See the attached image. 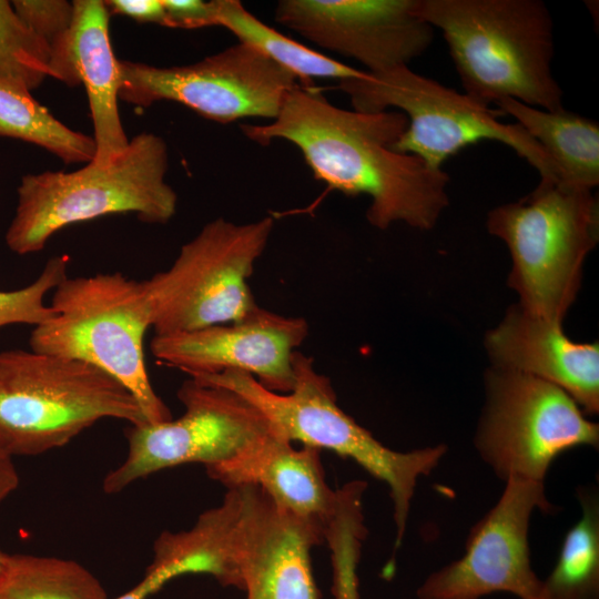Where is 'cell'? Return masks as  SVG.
<instances>
[{
  "label": "cell",
  "mask_w": 599,
  "mask_h": 599,
  "mask_svg": "<svg viewBox=\"0 0 599 599\" xmlns=\"http://www.w3.org/2000/svg\"><path fill=\"white\" fill-rule=\"evenodd\" d=\"M408 125L396 110L368 113L333 105L315 87L298 84L277 116L265 124L240 125L261 145L281 139L302 153L316 180L345 195L365 194L374 227L403 222L418 230L435 226L449 203V176L393 145Z\"/></svg>",
  "instance_id": "cell-1"
},
{
  "label": "cell",
  "mask_w": 599,
  "mask_h": 599,
  "mask_svg": "<svg viewBox=\"0 0 599 599\" xmlns=\"http://www.w3.org/2000/svg\"><path fill=\"white\" fill-rule=\"evenodd\" d=\"M417 14L441 31L465 93L556 111L554 22L541 0H416Z\"/></svg>",
  "instance_id": "cell-2"
},
{
  "label": "cell",
  "mask_w": 599,
  "mask_h": 599,
  "mask_svg": "<svg viewBox=\"0 0 599 599\" xmlns=\"http://www.w3.org/2000/svg\"><path fill=\"white\" fill-rule=\"evenodd\" d=\"M167 169L164 139L145 132L130 139L124 153L108 166L90 162L73 172L26 174L17 189L6 244L18 255L33 254L63 227L116 213L164 224L177 206V195L165 180Z\"/></svg>",
  "instance_id": "cell-3"
},
{
  "label": "cell",
  "mask_w": 599,
  "mask_h": 599,
  "mask_svg": "<svg viewBox=\"0 0 599 599\" xmlns=\"http://www.w3.org/2000/svg\"><path fill=\"white\" fill-rule=\"evenodd\" d=\"M294 373L295 383L288 393L268 390L252 375L237 370L193 378L227 388L245 398L263 414L275 435L351 458L385 483L393 501L394 548L397 550L405 535L418 479L438 466L447 453L446 445L410 451L393 450L341 409L329 379L315 369L313 358L297 351Z\"/></svg>",
  "instance_id": "cell-4"
},
{
  "label": "cell",
  "mask_w": 599,
  "mask_h": 599,
  "mask_svg": "<svg viewBox=\"0 0 599 599\" xmlns=\"http://www.w3.org/2000/svg\"><path fill=\"white\" fill-rule=\"evenodd\" d=\"M146 424L134 396L100 368L32 349L0 351V451L37 456L101 419Z\"/></svg>",
  "instance_id": "cell-5"
},
{
  "label": "cell",
  "mask_w": 599,
  "mask_h": 599,
  "mask_svg": "<svg viewBox=\"0 0 599 599\" xmlns=\"http://www.w3.org/2000/svg\"><path fill=\"white\" fill-rule=\"evenodd\" d=\"M50 306L53 316L33 327L30 349L105 372L134 396L148 424L173 418L145 366L143 342L151 314L144 280L120 272L67 276L53 290Z\"/></svg>",
  "instance_id": "cell-6"
},
{
  "label": "cell",
  "mask_w": 599,
  "mask_h": 599,
  "mask_svg": "<svg viewBox=\"0 0 599 599\" xmlns=\"http://www.w3.org/2000/svg\"><path fill=\"white\" fill-rule=\"evenodd\" d=\"M488 232L508 246L509 286L528 314L562 322L576 300L582 265L599 238L592 190L542 183L524 199L488 212Z\"/></svg>",
  "instance_id": "cell-7"
},
{
  "label": "cell",
  "mask_w": 599,
  "mask_h": 599,
  "mask_svg": "<svg viewBox=\"0 0 599 599\" xmlns=\"http://www.w3.org/2000/svg\"><path fill=\"white\" fill-rule=\"evenodd\" d=\"M361 112L396 110L408 120L405 132L393 145L399 153L419 158L441 169L449 158L483 140L506 144L535 167L540 182L556 183L554 162L542 146L518 123H504L499 110L484 105L466 93L412 71L408 65L361 79L341 80L337 87Z\"/></svg>",
  "instance_id": "cell-8"
},
{
  "label": "cell",
  "mask_w": 599,
  "mask_h": 599,
  "mask_svg": "<svg viewBox=\"0 0 599 599\" xmlns=\"http://www.w3.org/2000/svg\"><path fill=\"white\" fill-rule=\"evenodd\" d=\"M274 220L237 224L217 217L181 250L172 265L144 285L154 335L242 321L260 305L248 285Z\"/></svg>",
  "instance_id": "cell-9"
},
{
  "label": "cell",
  "mask_w": 599,
  "mask_h": 599,
  "mask_svg": "<svg viewBox=\"0 0 599 599\" xmlns=\"http://www.w3.org/2000/svg\"><path fill=\"white\" fill-rule=\"evenodd\" d=\"M475 447L506 481H544L554 460L572 448L599 446V426L560 387L535 376L491 367Z\"/></svg>",
  "instance_id": "cell-10"
},
{
  "label": "cell",
  "mask_w": 599,
  "mask_h": 599,
  "mask_svg": "<svg viewBox=\"0 0 599 599\" xmlns=\"http://www.w3.org/2000/svg\"><path fill=\"white\" fill-rule=\"evenodd\" d=\"M119 100L144 108L172 101L219 123L273 121L288 92L301 84L294 73L242 42L186 65L119 59Z\"/></svg>",
  "instance_id": "cell-11"
},
{
  "label": "cell",
  "mask_w": 599,
  "mask_h": 599,
  "mask_svg": "<svg viewBox=\"0 0 599 599\" xmlns=\"http://www.w3.org/2000/svg\"><path fill=\"white\" fill-rule=\"evenodd\" d=\"M184 413L158 424L130 425L123 461L103 479L105 494L170 467L227 460L270 430L263 414L238 394L186 379L177 390Z\"/></svg>",
  "instance_id": "cell-12"
},
{
  "label": "cell",
  "mask_w": 599,
  "mask_h": 599,
  "mask_svg": "<svg viewBox=\"0 0 599 599\" xmlns=\"http://www.w3.org/2000/svg\"><path fill=\"white\" fill-rule=\"evenodd\" d=\"M496 505L469 531L465 554L430 573L418 599H480L509 592L519 599H546L544 580L530 562L528 530L532 512L552 514L544 481L509 478Z\"/></svg>",
  "instance_id": "cell-13"
},
{
  "label": "cell",
  "mask_w": 599,
  "mask_h": 599,
  "mask_svg": "<svg viewBox=\"0 0 599 599\" xmlns=\"http://www.w3.org/2000/svg\"><path fill=\"white\" fill-rule=\"evenodd\" d=\"M308 332L304 317L258 306L242 321L154 335L150 349L160 363L190 377L237 370L268 390L288 393L295 383L294 355Z\"/></svg>",
  "instance_id": "cell-14"
},
{
  "label": "cell",
  "mask_w": 599,
  "mask_h": 599,
  "mask_svg": "<svg viewBox=\"0 0 599 599\" xmlns=\"http://www.w3.org/2000/svg\"><path fill=\"white\" fill-rule=\"evenodd\" d=\"M415 6L416 0H282L274 17L316 45L380 73L408 65L430 45L434 29Z\"/></svg>",
  "instance_id": "cell-15"
},
{
  "label": "cell",
  "mask_w": 599,
  "mask_h": 599,
  "mask_svg": "<svg viewBox=\"0 0 599 599\" xmlns=\"http://www.w3.org/2000/svg\"><path fill=\"white\" fill-rule=\"evenodd\" d=\"M319 451L304 445L296 448L270 429L232 458L205 468L227 489L257 487L321 544L341 508L343 490L326 483Z\"/></svg>",
  "instance_id": "cell-16"
},
{
  "label": "cell",
  "mask_w": 599,
  "mask_h": 599,
  "mask_svg": "<svg viewBox=\"0 0 599 599\" xmlns=\"http://www.w3.org/2000/svg\"><path fill=\"white\" fill-rule=\"evenodd\" d=\"M246 491L238 589L246 599H319L311 565L317 538L257 487L246 486Z\"/></svg>",
  "instance_id": "cell-17"
},
{
  "label": "cell",
  "mask_w": 599,
  "mask_h": 599,
  "mask_svg": "<svg viewBox=\"0 0 599 599\" xmlns=\"http://www.w3.org/2000/svg\"><path fill=\"white\" fill-rule=\"evenodd\" d=\"M493 367L515 370L549 382L570 395L587 415L599 412V345L576 343L561 322L510 307L486 335Z\"/></svg>",
  "instance_id": "cell-18"
},
{
  "label": "cell",
  "mask_w": 599,
  "mask_h": 599,
  "mask_svg": "<svg viewBox=\"0 0 599 599\" xmlns=\"http://www.w3.org/2000/svg\"><path fill=\"white\" fill-rule=\"evenodd\" d=\"M72 3L68 53L77 81L83 84L88 95L95 143L91 162L108 166L124 153L130 142L118 106L120 70L110 40V12L101 0Z\"/></svg>",
  "instance_id": "cell-19"
},
{
  "label": "cell",
  "mask_w": 599,
  "mask_h": 599,
  "mask_svg": "<svg viewBox=\"0 0 599 599\" xmlns=\"http://www.w3.org/2000/svg\"><path fill=\"white\" fill-rule=\"evenodd\" d=\"M244 511L243 487L227 490L222 504L202 512L192 528L163 531L150 566H170L181 576L207 573L222 586H238L236 556Z\"/></svg>",
  "instance_id": "cell-20"
},
{
  "label": "cell",
  "mask_w": 599,
  "mask_h": 599,
  "mask_svg": "<svg viewBox=\"0 0 599 599\" xmlns=\"http://www.w3.org/2000/svg\"><path fill=\"white\" fill-rule=\"evenodd\" d=\"M496 104L542 146L555 164L558 182L589 190L599 184L597 121L565 108L547 111L509 98Z\"/></svg>",
  "instance_id": "cell-21"
},
{
  "label": "cell",
  "mask_w": 599,
  "mask_h": 599,
  "mask_svg": "<svg viewBox=\"0 0 599 599\" xmlns=\"http://www.w3.org/2000/svg\"><path fill=\"white\" fill-rule=\"evenodd\" d=\"M215 26L231 31L242 43L248 44L278 65L295 74L301 85L313 87V78L361 79L366 71L355 69L268 27L238 0H213Z\"/></svg>",
  "instance_id": "cell-22"
},
{
  "label": "cell",
  "mask_w": 599,
  "mask_h": 599,
  "mask_svg": "<svg viewBox=\"0 0 599 599\" xmlns=\"http://www.w3.org/2000/svg\"><path fill=\"white\" fill-rule=\"evenodd\" d=\"M0 138L43 148L67 164H87L95 155L92 136L67 126L37 101L30 90L1 77Z\"/></svg>",
  "instance_id": "cell-23"
},
{
  "label": "cell",
  "mask_w": 599,
  "mask_h": 599,
  "mask_svg": "<svg viewBox=\"0 0 599 599\" xmlns=\"http://www.w3.org/2000/svg\"><path fill=\"white\" fill-rule=\"evenodd\" d=\"M581 517L566 532L557 562L544 580L546 599H599L598 486H578Z\"/></svg>",
  "instance_id": "cell-24"
},
{
  "label": "cell",
  "mask_w": 599,
  "mask_h": 599,
  "mask_svg": "<svg viewBox=\"0 0 599 599\" xmlns=\"http://www.w3.org/2000/svg\"><path fill=\"white\" fill-rule=\"evenodd\" d=\"M0 599H108L84 566L58 557L9 555L0 577Z\"/></svg>",
  "instance_id": "cell-25"
},
{
  "label": "cell",
  "mask_w": 599,
  "mask_h": 599,
  "mask_svg": "<svg viewBox=\"0 0 599 599\" xmlns=\"http://www.w3.org/2000/svg\"><path fill=\"white\" fill-rule=\"evenodd\" d=\"M366 483L353 480L343 489L341 508L329 525L324 541L331 550L334 599H359L357 567L367 535L363 514Z\"/></svg>",
  "instance_id": "cell-26"
},
{
  "label": "cell",
  "mask_w": 599,
  "mask_h": 599,
  "mask_svg": "<svg viewBox=\"0 0 599 599\" xmlns=\"http://www.w3.org/2000/svg\"><path fill=\"white\" fill-rule=\"evenodd\" d=\"M49 63L44 43L10 1L0 0V77L32 91L50 77Z\"/></svg>",
  "instance_id": "cell-27"
},
{
  "label": "cell",
  "mask_w": 599,
  "mask_h": 599,
  "mask_svg": "<svg viewBox=\"0 0 599 599\" xmlns=\"http://www.w3.org/2000/svg\"><path fill=\"white\" fill-rule=\"evenodd\" d=\"M69 256H53L40 275L24 287L0 290V328L24 324L37 326L53 316V308L45 304V296L68 276Z\"/></svg>",
  "instance_id": "cell-28"
},
{
  "label": "cell",
  "mask_w": 599,
  "mask_h": 599,
  "mask_svg": "<svg viewBox=\"0 0 599 599\" xmlns=\"http://www.w3.org/2000/svg\"><path fill=\"white\" fill-rule=\"evenodd\" d=\"M11 3L19 17L48 48L50 63L61 60L73 21V3L65 0H14Z\"/></svg>",
  "instance_id": "cell-29"
},
{
  "label": "cell",
  "mask_w": 599,
  "mask_h": 599,
  "mask_svg": "<svg viewBox=\"0 0 599 599\" xmlns=\"http://www.w3.org/2000/svg\"><path fill=\"white\" fill-rule=\"evenodd\" d=\"M165 27L197 29L215 26L213 1L162 0Z\"/></svg>",
  "instance_id": "cell-30"
},
{
  "label": "cell",
  "mask_w": 599,
  "mask_h": 599,
  "mask_svg": "<svg viewBox=\"0 0 599 599\" xmlns=\"http://www.w3.org/2000/svg\"><path fill=\"white\" fill-rule=\"evenodd\" d=\"M104 2L110 14L125 16L141 23L165 26L162 0H109Z\"/></svg>",
  "instance_id": "cell-31"
},
{
  "label": "cell",
  "mask_w": 599,
  "mask_h": 599,
  "mask_svg": "<svg viewBox=\"0 0 599 599\" xmlns=\"http://www.w3.org/2000/svg\"><path fill=\"white\" fill-rule=\"evenodd\" d=\"M19 486V474L13 458L0 451V504Z\"/></svg>",
  "instance_id": "cell-32"
},
{
  "label": "cell",
  "mask_w": 599,
  "mask_h": 599,
  "mask_svg": "<svg viewBox=\"0 0 599 599\" xmlns=\"http://www.w3.org/2000/svg\"><path fill=\"white\" fill-rule=\"evenodd\" d=\"M8 557H9V554L4 552L0 548V577L3 573L4 569H6Z\"/></svg>",
  "instance_id": "cell-33"
}]
</instances>
